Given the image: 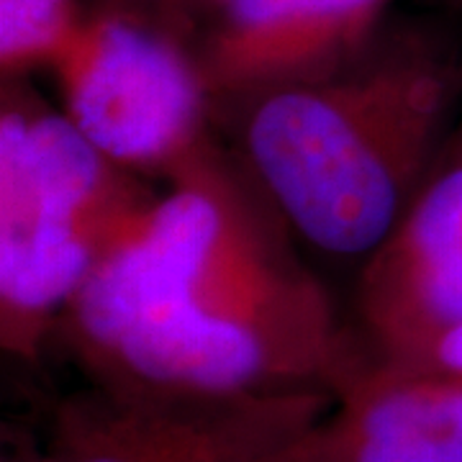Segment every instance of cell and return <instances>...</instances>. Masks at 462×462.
<instances>
[{
  "instance_id": "1",
  "label": "cell",
  "mask_w": 462,
  "mask_h": 462,
  "mask_svg": "<svg viewBox=\"0 0 462 462\" xmlns=\"http://www.w3.org/2000/svg\"><path fill=\"white\" fill-rule=\"evenodd\" d=\"M54 342L88 383L208 396H334L370 355L221 136L165 182Z\"/></svg>"
},
{
  "instance_id": "2",
  "label": "cell",
  "mask_w": 462,
  "mask_h": 462,
  "mask_svg": "<svg viewBox=\"0 0 462 462\" xmlns=\"http://www.w3.org/2000/svg\"><path fill=\"white\" fill-rule=\"evenodd\" d=\"M216 132L314 249L367 260L391 236L462 114V44L391 18L342 69L216 106Z\"/></svg>"
},
{
  "instance_id": "3",
  "label": "cell",
  "mask_w": 462,
  "mask_h": 462,
  "mask_svg": "<svg viewBox=\"0 0 462 462\" xmlns=\"http://www.w3.org/2000/svg\"><path fill=\"white\" fill-rule=\"evenodd\" d=\"M162 190L111 162L32 78L0 83V346L36 367L100 263Z\"/></svg>"
},
{
  "instance_id": "4",
  "label": "cell",
  "mask_w": 462,
  "mask_h": 462,
  "mask_svg": "<svg viewBox=\"0 0 462 462\" xmlns=\"http://www.w3.org/2000/svg\"><path fill=\"white\" fill-rule=\"evenodd\" d=\"M50 72L67 121L139 178L165 185L218 139L190 44L144 18L88 5Z\"/></svg>"
},
{
  "instance_id": "5",
  "label": "cell",
  "mask_w": 462,
  "mask_h": 462,
  "mask_svg": "<svg viewBox=\"0 0 462 462\" xmlns=\"http://www.w3.org/2000/svg\"><path fill=\"white\" fill-rule=\"evenodd\" d=\"M331 406L329 391L208 396L88 383L51 403L47 445L62 462H296Z\"/></svg>"
},
{
  "instance_id": "6",
  "label": "cell",
  "mask_w": 462,
  "mask_h": 462,
  "mask_svg": "<svg viewBox=\"0 0 462 462\" xmlns=\"http://www.w3.org/2000/svg\"><path fill=\"white\" fill-rule=\"evenodd\" d=\"M355 306L373 355L462 321V114L396 229L363 263Z\"/></svg>"
},
{
  "instance_id": "7",
  "label": "cell",
  "mask_w": 462,
  "mask_h": 462,
  "mask_svg": "<svg viewBox=\"0 0 462 462\" xmlns=\"http://www.w3.org/2000/svg\"><path fill=\"white\" fill-rule=\"evenodd\" d=\"M396 0H231L190 50L216 106L309 83L355 62L391 21Z\"/></svg>"
},
{
  "instance_id": "8",
  "label": "cell",
  "mask_w": 462,
  "mask_h": 462,
  "mask_svg": "<svg viewBox=\"0 0 462 462\" xmlns=\"http://www.w3.org/2000/svg\"><path fill=\"white\" fill-rule=\"evenodd\" d=\"M296 462H462V380L370 352Z\"/></svg>"
},
{
  "instance_id": "9",
  "label": "cell",
  "mask_w": 462,
  "mask_h": 462,
  "mask_svg": "<svg viewBox=\"0 0 462 462\" xmlns=\"http://www.w3.org/2000/svg\"><path fill=\"white\" fill-rule=\"evenodd\" d=\"M88 16V0H0V83L60 60Z\"/></svg>"
},
{
  "instance_id": "10",
  "label": "cell",
  "mask_w": 462,
  "mask_h": 462,
  "mask_svg": "<svg viewBox=\"0 0 462 462\" xmlns=\"http://www.w3.org/2000/svg\"><path fill=\"white\" fill-rule=\"evenodd\" d=\"M226 3L231 0H88V5L114 8L129 16L144 18L185 39L188 44Z\"/></svg>"
},
{
  "instance_id": "11",
  "label": "cell",
  "mask_w": 462,
  "mask_h": 462,
  "mask_svg": "<svg viewBox=\"0 0 462 462\" xmlns=\"http://www.w3.org/2000/svg\"><path fill=\"white\" fill-rule=\"evenodd\" d=\"M375 357L462 380V321L431 331L391 355H375Z\"/></svg>"
},
{
  "instance_id": "12",
  "label": "cell",
  "mask_w": 462,
  "mask_h": 462,
  "mask_svg": "<svg viewBox=\"0 0 462 462\" xmlns=\"http://www.w3.org/2000/svg\"><path fill=\"white\" fill-rule=\"evenodd\" d=\"M0 462H62V457L50 445H36L29 437H16L14 445L5 442V452Z\"/></svg>"
},
{
  "instance_id": "13",
  "label": "cell",
  "mask_w": 462,
  "mask_h": 462,
  "mask_svg": "<svg viewBox=\"0 0 462 462\" xmlns=\"http://www.w3.org/2000/svg\"><path fill=\"white\" fill-rule=\"evenodd\" d=\"M449 5H455V8H462V0H445Z\"/></svg>"
}]
</instances>
